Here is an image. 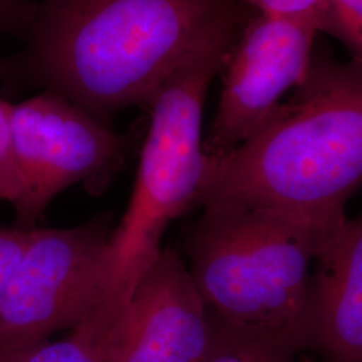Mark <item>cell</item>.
Instances as JSON below:
<instances>
[{"mask_svg": "<svg viewBox=\"0 0 362 362\" xmlns=\"http://www.w3.org/2000/svg\"><path fill=\"white\" fill-rule=\"evenodd\" d=\"M311 321V351L321 362H362V211L318 262Z\"/></svg>", "mask_w": 362, "mask_h": 362, "instance_id": "obj_9", "label": "cell"}, {"mask_svg": "<svg viewBox=\"0 0 362 362\" xmlns=\"http://www.w3.org/2000/svg\"><path fill=\"white\" fill-rule=\"evenodd\" d=\"M13 161L21 184L19 227L34 228L66 188L106 184L122 160V139L90 110L46 91L8 103Z\"/></svg>", "mask_w": 362, "mask_h": 362, "instance_id": "obj_6", "label": "cell"}, {"mask_svg": "<svg viewBox=\"0 0 362 362\" xmlns=\"http://www.w3.org/2000/svg\"><path fill=\"white\" fill-rule=\"evenodd\" d=\"M197 207L274 208L332 227L362 187V65L313 54L291 97L246 141L209 158Z\"/></svg>", "mask_w": 362, "mask_h": 362, "instance_id": "obj_2", "label": "cell"}, {"mask_svg": "<svg viewBox=\"0 0 362 362\" xmlns=\"http://www.w3.org/2000/svg\"><path fill=\"white\" fill-rule=\"evenodd\" d=\"M16 0H0V27L8 19V16L15 10Z\"/></svg>", "mask_w": 362, "mask_h": 362, "instance_id": "obj_16", "label": "cell"}, {"mask_svg": "<svg viewBox=\"0 0 362 362\" xmlns=\"http://www.w3.org/2000/svg\"><path fill=\"white\" fill-rule=\"evenodd\" d=\"M19 196L21 184L13 161L8 103L0 98V199L15 207Z\"/></svg>", "mask_w": 362, "mask_h": 362, "instance_id": "obj_13", "label": "cell"}, {"mask_svg": "<svg viewBox=\"0 0 362 362\" xmlns=\"http://www.w3.org/2000/svg\"><path fill=\"white\" fill-rule=\"evenodd\" d=\"M33 228L0 226V291L30 243Z\"/></svg>", "mask_w": 362, "mask_h": 362, "instance_id": "obj_15", "label": "cell"}, {"mask_svg": "<svg viewBox=\"0 0 362 362\" xmlns=\"http://www.w3.org/2000/svg\"><path fill=\"white\" fill-rule=\"evenodd\" d=\"M238 4L257 10L259 15L290 18V19H318L325 8L326 0H233Z\"/></svg>", "mask_w": 362, "mask_h": 362, "instance_id": "obj_14", "label": "cell"}, {"mask_svg": "<svg viewBox=\"0 0 362 362\" xmlns=\"http://www.w3.org/2000/svg\"><path fill=\"white\" fill-rule=\"evenodd\" d=\"M110 233L106 215L73 228H33L0 291V353L73 330L95 309Z\"/></svg>", "mask_w": 362, "mask_h": 362, "instance_id": "obj_5", "label": "cell"}, {"mask_svg": "<svg viewBox=\"0 0 362 362\" xmlns=\"http://www.w3.org/2000/svg\"><path fill=\"white\" fill-rule=\"evenodd\" d=\"M242 21L233 0H40L28 64L47 91L101 116L149 106L185 59Z\"/></svg>", "mask_w": 362, "mask_h": 362, "instance_id": "obj_1", "label": "cell"}, {"mask_svg": "<svg viewBox=\"0 0 362 362\" xmlns=\"http://www.w3.org/2000/svg\"><path fill=\"white\" fill-rule=\"evenodd\" d=\"M321 31L339 39L362 65V0H326Z\"/></svg>", "mask_w": 362, "mask_h": 362, "instance_id": "obj_12", "label": "cell"}, {"mask_svg": "<svg viewBox=\"0 0 362 362\" xmlns=\"http://www.w3.org/2000/svg\"><path fill=\"white\" fill-rule=\"evenodd\" d=\"M212 318V317H211ZM214 334L203 362H298V357L212 318Z\"/></svg>", "mask_w": 362, "mask_h": 362, "instance_id": "obj_11", "label": "cell"}, {"mask_svg": "<svg viewBox=\"0 0 362 362\" xmlns=\"http://www.w3.org/2000/svg\"><path fill=\"white\" fill-rule=\"evenodd\" d=\"M298 362H317L314 358H311L309 356H306V354H302V356H299L298 357Z\"/></svg>", "mask_w": 362, "mask_h": 362, "instance_id": "obj_17", "label": "cell"}, {"mask_svg": "<svg viewBox=\"0 0 362 362\" xmlns=\"http://www.w3.org/2000/svg\"><path fill=\"white\" fill-rule=\"evenodd\" d=\"M184 235L211 317L299 357L311 350L314 276L342 227L274 208L207 204Z\"/></svg>", "mask_w": 362, "mask_h": 362, "instance_id": "obj_3", "label": "cell"}, {"mask_svg": "<svg viewBox=\"0 0 362 362\" xmlns=\"http://www.w3.org/2000/svg\"><path fill=\"white\" fill-rule=\"evenodd\" d=\"M318 19L257 15L242 27L228 52L216 113L203 140L209 158L228 155L254 134L303 79Z\"/></svg>", "mask_w": 362, "mask_h": 362, "instance_id": "obj_7", "label": "cell"}, {"mask_svg": "<svg viewBox=\"0 0 362 362\" xmlns=\"http://www.w3.org/2000/svg\"><path fill=\"white\" fill-rule=\"evenodd\" d=\"M238 35H223L192 54L149 105L151 125L132 197L110 233L101 266L97 306L116 317L127 314L140 278L163 248L169 224L197 207L209 164L203 149L204 104Z\"/></svg>", "mask_w": 362, "mask_h": 362, "instance_id": "obj_4", "label": "cell"}, {"mask_svg": "<svg viewBox=\"0 0 362 362\" xmlns=\"http://www.w3.org/2000/svg\"><path fill=\"white\" fill-rule=\"evenodd\" d=\"M214 324L187 263L161 248L117 326L109 362H203Z\"/></svg>", "mask_w": 362, "mask_h": 362, "instance_id": "obj_8", "label": "cell"}, {"mask_svg": "<svg viewBox=\"0 0 362 362\" xmlns=\"http://www.w3.org/2000/svg\"><path fill=\"white\" fill-rule=\"evenodd\" d=\"M115 325L94 309L71 330L70 336L1 351L0 362H109Z\"/></svg>", "mask_w": 362, "mask_h": 362, "instance_id": "obj_10", "label": "cell"}]
</instances>
